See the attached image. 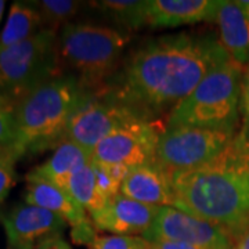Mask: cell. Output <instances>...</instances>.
Listing matches in <instances>:
<instances>
[{
	"instance_id": "obj_26",
	"label": "cell",
	"mask_w": 249,
	"mask_h": 249,
	"mask_svg": "<svg viewBox=\"0 0 249 249\" xmlns=\"http://www.w3.org/2000/svg\"><path fill=\"white\" fill-rule=\"evenodd\" d=\"M147 249H198L196 247L181 244V242H170V241H155L148 242L147 241Z\"/></svg>"
},
{
	"instance_id": "obj_10",
	"label": "cell",
	"mask_w": 249,
	"mask_h": 249,
	"mask_svg": "<svg viewBox=\"0 0 249 249\" xmlns=\"http://www.w3.org/2000/svg\"><path fill=\"white\" fill-rule=\"evenodd\" d=\"M129 116L134 115L119 106L106 91L90 93L72 114L65 129V140L93 154L98 142Z\"/></svg>"
},
{
	"instance_id": "obj_13",
	"label": "cell",
	"mask_w": 249,
	"mask_h": 249,
	"mask_svg": "<svg viewBox=\"0 0 249 249\" xmlns=\"http://www.w3.org/2000/svg\"><path fill=\"white\" fill-rule=\"evenodd\" d=\"M160 206L142 204L124 194L114 196L96 213L90 214L96 229L114 235H140L151 227Z\"/></svg>"
},
{
	"instance_id": "obj_14",
	"label": "cell",
	"mask_w": 249,
	"mask_h": 249,
	"mask_svg": "<svg viewBox=\"0 0 249 249\" xmlns=\"http://www.w3.org/2000/svg\"><path fill=\"white\" fill-rule=\"evenodd\" d=\"M220 0H147V27L176 28L214 22Z\"/></svg>"
},
{
	"instance_id": "obj_7",
	"label": "cell",
	"mask_w": 249,
	"mask_h": 249,
	"mask_svg": "<svg viewBox=\"0 0 249 249\" xmlns=\"http://www.w3.org/2000/svg\"><path fill=\"white\" fill-rule=\"evenodd\" d=\"M234 136L201 127H165L157 144L155 162L169 176L191 170L217 157Z\"/></svg>"
},
{
	"instance_id": "obj_8",
	"label": "cell",
	"mask_w": 249,
	"mask_h": 249,
	"mask_svg": "<svg viewBox=\"0 0 249 249\" xmlns=\"http://www.w3.org/2000/svg\"><path fill=\"white\" fill-rule=\"evenodd\" d=\"M165 126L129 116L104 137L91 154V160L106 165H124L132 169L155 162L157 144Z\"/></svg>"
},
{
	"instance_id": "obj_4",
	"label": "cell",
	"mask_w": 249,
	"mask_h": 249,
	"mask_svg": "<svg viewBox=\"0 0 249 249\" xmlns=\"http://www.w3.org/2000/svg\"><path fill=\"white\" fill-rule=\"evenodd\" d=\"M132 34L94 22H70L60 29L57 60L61 75H71L89 93H103L124 61Z\"/></svg>"
},
{
	"instance_id": "obj_2",
	"label": "cell",
	"mask_w": 249,
	"mask_h": 249,
	"mask_svg": "<svg viewBox=\"0 0 249 249\" xmlns=\"http://www.w3.org/2000/svg\"><path fill=\"white\" fill-rule=\"evenodd\" d=\"M176 209L220 224L232 237L249 222V142L244 127L213 160L170 175Z\"/></svg>"
},
{
	"instance_id": "obj_6",
	"label": "cell",
	"mask_w": 249,
	"mask_h": 249,
	"mask_svg": "<svg viewBox=\"0 0 249 249\" xmlns=\"http://www.w3.org/2000/svg\"><path fill=\"white\" fill-rule=\"evenodd\" d=\"M57 39L55 32L43 29L28 40L0 49V94L17 103L45 80L61 75Z\"/></svg>"
},
{
	"instance_id": "obj_11",
	"label": "cell",
	"mask_w": 249,
	"mask_h": 249,
	"mask_svg": "<svg viewBox=\"0 0 249 249\" xmlns=\"http://www.w3.org/2000/svg\"><path fill=\"white\" fill-rule=\"evenodd\" d=\"M27 188L24 199L29 205H36L58 214L71 226V238L79 245H91L97 237V229L89 213L67 191L31 172L25 176Z\"/></svg>"
},
{
	"instance_id": "obj_18",
	"label": "cell",
	"mask_w": 249,
	"mask_h": 249,
	"mask_svg": "<svg viewBox=\"0 0 249 249\" xmlns=\"http://www.w3.org/2000/svg\"><path fill=\"white\" fill-rule=\"evenodd\" d=\"M43 31L42 18L32 3L16 1L10 9L7 22L0 34V49L21 43Z\"/></svg>"
},
{
	"instance_id": "obj_16",
	"label": "cell",
	"mask_w": 249,
	"mask_h": 249,
	"mask_svg": "<svg viewBox=\"0 0 249 249\" xmlns=\"http://www.w3.org/2000/svg\"><path fill=\"white\" fill-rule=\"evenodd\" d=\"M219 40L235 62L249 64V18L237 1H222L214 17Z\"/></svg>"
},
{
	"instance_id": "obj_19",
	"label": "cell",
	"mask_w": 249,
	"mask_h": 249,
	"mask_svg": "<svg viewBox=\"0 0 249 249\" xmlns=\"http://www.w3.org/2000/svg\"><path fill=\"white\" fill-rule=\"evenodd\" d=\"M89 9L97 10L100 16L114 22L115 28L124 31H136L147 27L145 21V1L134 0H101V1H89Z\"/></svg>"
},
{
	"instance_id": "obj_28",
	"label": "cell",
	"mask_w": 249,
	"mask_h": 249,
	"mask_svg": "<svg viewBox=\"0 0 249 249\" xmlns=\"http://www.w3.org/2000/svg\"><path fill=\"white\" fill-rule=\"evenodd\" d=\"M234 249H249V222L234 235Z\"/></svg>"
},
{
	"instance_id": "obj_9",
	"label": "cell",
	"mask_w": 249,
	"mask_h": 249,
	"mask_svg": "<svg viewBox=\"0 0 249 249\" xmlns=\"http://www.w3.org/2000/svg\"><path fill=\"white\" fill-rule=\"evenodd\" d=\"M142 238L148 242H181L198 249H234V237L226 227L170 206L160 208Z\"/></svg>"
},
{
	"instance_id": "obj_12",
	"label": "cell",
	"mask_w": 249,
	"mask_h": 249,
	"mask_svg": "<svg viewBox=\"0 0 249 249\" xmlns=\"http://www.w3.org/2000/svg\"><path fill=\"white\" fill-rule=\"evenodd\" d=\"M7 235L9 248L34 247L42 241L61 237L67 224L62 217L40 206L29 204H17L7 213L0 214Z\"/></svg>"
},
{
	"instance_id": "obj_23",
	"label": "cell",
	"mask_w": 249,
	"mask_h": 249,
	"mask_svg": "<svg viewBox=\"0 0 249 249\" xmlns=\"http://www.w3.org/2000/svg\"><path fill=\"white\" fill-rule=\"evenodd\" d=\"M89 249H147V241L136 235H97Z\"/></svg>"
},
{
	"instance_id": "obj_27",
	"label": "cell",
	"mask_w": 249,
	"mask_h": 249,
	"mask_svg": "<svg viewBox=\"0 0 249 249\" xmlns=\"http://www.w3.org/2000/svg\"><path fill=\"white\" fill-rule=\"evenodd\" d=\"M35 249H71V247L68 245L67 241L62 240L61 237H53L37 244Z\"/></svg>"
},
{
	"instance_id": "obj_5",
	"label": "cell",
	"mask_w": 249,
	"mask_h": 249,
	"mask_svg": "<svg viewBox=\"0 0 249 249\" xmlns=\"http://www.w3.org/2000/svg\"><path fill=\"white\" fill-rule=\"evenodd\" d=\"M244 67L232 58L209 72L168 116L165 127L188 126L235 134L240 124Z\"/></svg>"
},
{
	"instance_id": "obj_20",
	"label": "cell",
	"mask_w": 249,
	"mask_h": 249,
	"mask_svg": "<svg viewBox=\"0 0 249 249\" xmlns=\"http://www.w3.org/2000/svg\"><path fill=\"white\" fill-rule=\"evenodd\" d=\"M67 193L89 213V216L101 211L108 204L107 198L100 194L96 186L93 160L72 176L67 186Z\"/></svg>"
},
{
	"instance_id": "obj_31",
	"label": "cell",
	"mask_w": 249,
	"mask_h": 249,
	"mask_svg": "<svg viewBox=\"0 0 249 249\" xmlns=\"http://www.w3.org/2000/svg\"><path fill=\"white\" fill-rule=\"evenodd\" d=\"M4 6H6V1L0 0V21H1V17H3V11H4Z\"/></svg>"
},
{
	"instance_id": "obj_15",
	"label": "cell",
	"mask_w": 249,
	"mask_h": 249,
	"mask_svg": "<svg viewBox=\"0 0 249 249\" xmlns=\"http://www.w3.org/2000/svg\"><path fill=\"white\" fill-rule=\"evenodd\" d=\"M121 194L142 204L176 208L178 199L170 176L157 162L129 169L122 181Z\"/></svg>"
},
{
	"instance_id": "obj_21",
	"label": "cell",
	"mask_w": 249,
	"mask_h": 249,
	"mask_svg": "<svg viewBox=\"0 0 249 249\" xmlns=\"http://www.w3.org/2000/svg\"><path fill=\"white\" fill-rule=\"evenodd\" d=\"M42 18L43 29L58 32L62 27L71 22L82 10L88 7V3L76 0H40L32 1Z\"/></svg>"
},
{
	"instance_id": "obj_1",
	"label": "cell",
	"mask_w": 249,
	"mask_h": 249,
	"mask_svg": "<svg viewBox=\"0 0 249 249\" xmlns=\"http://www.w3.org/2000/svg\"><path fill=\"white\" fill-rule=\"evenodd\" d=\"M230 58L214 32L148 37L124 57L106 93L136 118L160 124L209 72Z\"/></svg>"
},
{
	"instance_id": "obj_3",
	"label": "cell",
	"mask_w": 249,
	"mask_h": 249,
	"mask_svg": "<svg viewBox=\"0 0 249 249\" xmlns=\"http://www.w3.org/2000/svg\"><path fill=\"white\" fill-rule=\"evenodd\" d=\"M88 94L76 78L57 75L19 98L13 111L18 158L60 145L72 114Z\"/></svg>"
},
{
	"instance_id": "obj_30",
	"label": "cell",
	"mask_w": 249,
	"mask_h": 249,
	"mask_svg": "<svg viewBox=\"0 0 249 249\" xmlns=\"http://www.w3.org/2000/svg\"><path fill=\"white\" fill-rule=\"evenodd\" d=\"M238 3V6H240L242 11L248 16L249 18V0H241V1H237Z\"/></svg>"
},
{
	"instance_id": "obj_25",
	"label": "cell",
	"mask_w": 249,
	"mask_h": 249,
	"mask_svg": "<svg viewBox=\"0 0 249 249\" xmlns=\"http://www.w3.org/2000/svg\"><path fill=\"white\" fill-rule=\"evenodd\" d=\"M14 165L0 162V202H3L9 196L10 188L14 186Z\"/></svg>"
},
{
	"instance_id": "obj_33",
	"label": "cell",
	"mask_w": 249,
	"mask_h": 249,
	"mask_svg": "<svg viewBox=\"0 0 249 249\" xmlns=\"http://www.w3.org/2000/svg\"><path fill=\"white\" fill-rule=\"evenodd\" d=\"M14 249H35V247H21V248H14Z\"/></svg>"
},
{
	"instance_id": "obj_24",
	"label": "cell",
	"mask_w": 249,
	"mask_h": 249,
	"mask_svg": "<svg viewBox=\"0 0 249 249\" xmlns=\"http://www.w3.org/2000/svg\"><path fill=\"white\" fill-rule=\"evenodd\" d=\"M240 114L242 126H249V64L242 70L240 83Z\"/></svg>"
},
{
	"instance_id": "obj_22",
	"label": "cell",
	"mask_w": 249,
	"mask_h": 249,
	"mask_svg": "<svg viewBox=\"0 0 249 249\" xmlns=\"http://www.w3.org/2000/svg\"><path fill=\"white\" fill-rule=\"evenodd\" d=\"M93 169L96 176V186L101 196L109 201L121 194L122 181L126 178L129 168L124 165H106L93 162Z\"/></svg>"
},
{
	"instance_id": "obj_29",
	"label": "cell",
	"mask_w": 249,
	"mask_h": 249,
	"mask_svg": "<svg viewBox=\"0 0 249 249\" xmlns=\"http://www.w3.org/2000/svg\"><path fill=\"white\" fill-rule=\"evenodd\" d=\"M16 160H18V158L14 155V152L10 151L4 147H0V162H6V163H16Z\"/></svg>"
},
{
	"instance_id": "obj_32",
	"label": "cell",
	"mask_w": 249,
	"mask_h": 249,
	"mask_svg": "<svg viewBox=\"0 0 249 249\" xmlns=\"http://www.w3.org/2000/svg\"><path fill=\"white\" fill-rule=\"evenodd\" d=\"M244 127V130H245V133H247V139H248L249 142V126H242Z\"/></svg>"
},
{
	"instance_id": "obj_17",
	"label": "cell",
	"mask_w": 249,
	"mask_h": 249,
	"mask_svg": "<svg viewBox=\"0 0 249 249\" xmlns=\"http://www.w3.org/2000/svg\"><path fill=\"white\" fill-rule=\"evenodd\" d=\"M91 163V154L75 142L65 140L54 148L53 155L45 163L31 170L32 175L53 183L67 191L68 181L73 175Z\"/></svg>"
}]
</instances>
